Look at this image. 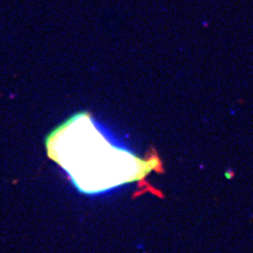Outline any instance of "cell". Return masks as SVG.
Returning <instances> with one entry per match:
<instances>
[{"label": "cell", "instance_id": "cell-1", "mask_svg": "<svg viewBox=\"0 0 253 253\" xmlns=\"http://www.w3.org/2000/svg\"><path fill=\"white\" fill-rule=\"evenodd\" d=\"M46 155L84 195L104 194L162 172L156 153L137 156L121 145L88 111L67 117L44 138Z\"/></svg>", "mask_w": 253, "mask_h": 253}]
</instances>
